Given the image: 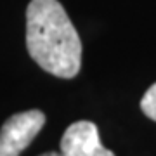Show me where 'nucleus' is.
<instances>
[{
  "mask_svg": "<svg viewBox=\"0 0 156 156\" xmlns=\"http://www.w3.org/2000/svg\"><path fill=\"white\" fill-rule=\"evenodd\" d=\"M26 47L44 71L75 78L82 66V40L57 0H31L26 9Z\"/></svg>",
  "mask_w": 156,
  "mask_h": 156,
  "instance_id": "nucleus-1",
  "label": "nucleus"
},
{
  "mask_svg": "<svg viewBox=\"0 0 156 156\" xmlns=\"http://www.w3.org/2000/svg\"><path fill=\"white\" fill-rule=\"evenodd\" d=\"M45 125V115L38 109L16 113L0 128V156H19Z\"/></svg>",
  "mask_w": 156,
  "mask_h": 156,
  "instance_id": "nucleus-2",
  "label": "nucleus"
},
{
  "mask_svg": "<svg viewBox=\"0 0 156 156\" xmlns=\"http://www.w3.org/2000/svg\"><path fill=\"white\" fill-rule=\"evenodd\" d=\"M61 156H115L99 139L95 123L82 120L66 128L61 139Z\"/></svg>",
  "mask_w": 156,
  "mask_h": 156,
  "instance_id": "nucleus-3",
  "label": "nucleus"
},
{
  "mask_svg": "<svg viewBox=\"0 0 156 156\" xmlns=\"http://www.w3.org/2000/svg\"><path fill=\"white\" fill-rule=\"evenodd\" d=\"M140 109L147 118L156 122V83H153L146 90L144 97L140 99Z\"/></svg>",
  "mask_w": 156,
  "mask_h": 156,
  "instance_id": "nucleus-4",
  "label": "nucleus"
},
{
  "mask_svg": "<svg viewBox=\"0 0 156 156\" xmlns=\"http://www.w3.org/2000/svg\"><path fill=\"white\" fill-rule=\"evenodd\" d=\"M40 156H61V153H56V151H47V153H44V154Z\"/></svg>",
  "mask_w": 156,
  "mask_h": 156,
  "instance_id": "nucleus-5",
  "label": "nucleus"
}]
</instances>
